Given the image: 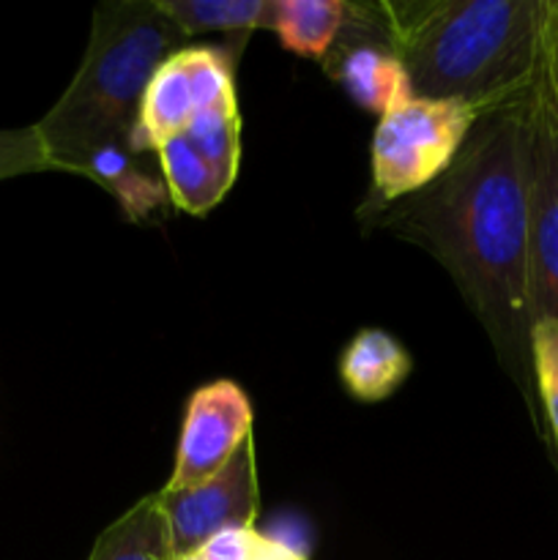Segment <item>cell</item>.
<instances>
[{"mask_svg": "<svg viewBox=\"0 0 558 560\" xmlns=\"http://www.w3.org/2000/svg\"><path fill=\"white\" fill-rule=\"evenodd\" d=\"M181 52H184L186 71H189V85L197 109L239 107V104H235L230 63L219 49L184 47Z\"/></svg>", "mask_w": 558, "mask_h": 560, "instance_id": "obj_17", "label": "cell"}, {"mask_svg": "<svg viewBox=\"0 0 558 560\" xmlns=\"http://www.w3.org/2000/svg\"><path fill=\"white\" fill-rule=\"evenodd\" d=\"M547 0H432L377 5L410 91L476 115L520 102L542 55Z\"/></svg>", "mask_w": 558, "mask_h": 560, "instance_id": "obj_2", "label": "cell"}, {"mask_svg": "<svg viewBox=\"0 0 558 560\" xmlns=\"http://www.w3.org/2000/svg\"><path fill=\"white\" fill-rule=\"evenodd\" d=\"M88 560H175L159 492L146 495L115 520L98 536Z\"/></svg>", "mask_w": 558, "mask_h": 560, "instance_id": "obj_11", "label": "cell"}, {"mask_svg": "<svg viewBox=\"0 0 558 560\" xmlns=\"http://www.w3.org/2000/svg\"><path fill=\"white\" fill-rule=\"evenodd\" d=\"M181 42L186 36L159 0L98 5L74 80L36 124L55 170L85 178L98 148L129 145L142 93Z\"/></svg>", "mask_w": 558, "mask_h": 560, "instance_id": "obj_3", "label": "cell"}, {"mask_svg": "<svg viewBox=\"0 0 558 560\" xmlns=\"http://www.w3.org/2000/svg\"><path fill=\"white\" fill-rule=\"evenodd\" d=\"M255 528H228L208 539L200 547V556L206 560H252L257 545Z\"/></svg>", "mask_w": 558, "mask_h": 560, "instance_id": "obj_20", "label": "cell"}, {"mask_svg": "<svg viewBox=\"0 0 558 560\" xmlns=\"http://www.w3.org/2000/svg\"><path fill=\"white\" fill-rule=\"evenodd\" d=\"M173 558L200 552L208 539L228 528H252L257 514V474L252 435L230 463L191 490H159Z\"/></svg>", "mask_w": 558, "mask_h": 560, "instance_id": "obj_6", "label": "cell"}, {"mask_svg": "<svg viewBox=\"0 0 558 560\" xmlns=\"http://www.w3.org/2000/svg\"><path fill=\"white\" fill-rule=\"evenodd\" d=\"M175 560H206L200 556V552H191V556H181V558H175Z\"/></svg>", "mask_w": 558, "mask_h": 560, "instance_id": "obj_22", "label": "cell"}, {"mask_svg": "<svg viewBox=\"0 0 558 560\" xmlns=\"http://www.w3.org/2000/svg\"><path fill=\"white\" fill-rule=\"evenodd\" d=\"M556 9H558V0H556Z\"/></svg>", "mask_w": 558, "mask_h": 560, "instance_id": "obj_23", "label": "cell"}, {"mask_svg": "<svg viewBox=\"0 0 558 560\" xmlns=\"http://www.w3.org/2000/svg\"><path fill=\"white\" fill-rule=\"evenodd\" d=\"M252 435V405L233 381L197 388L186 405L175 468L162 487L167 492L191 490L230 463L241 443Z\"/></svg>", "mask_w": 558, "mask_h": 560, "instance_id": "obj_7", "label": "cell"}, {"mask_svg": "<svg viewBox=\"0 0 558 560\" xmlns=\"http://www.w3.org/2000/svg\"><path fill=\"white\" fill-rule=\"evenodd\" d=\"M348 5L339 0H271L268 27L295 55L323 58L337 42Z\"/></svg>", "mask_w": 558, "mask_h": 560, "instance_id": "obj_12", "label": "cell"}, {"mask_svg": "<svg viewBox=\"0 0 558 560\" xmlns=\"http://www.w3.org/2000/svg\"><path fill=\"white\" fill-rule=\"evenodd\" d=\"M531 208V310L558 323V9L547 0L536 77L525 98Z\"/></svg>", "mask_w": 558, "mask_h": 560, "instance_id": "obj_4", "label": "cell"}, {"mask_svg": "<svg viewBox=\"0 0 558 560\" xmlns=\"http://www.w3.org/2000/svg\"><path fill=\"white\" fill-rule=\"evenodd\" d=\"M195 96H191L189 71H186L184 52H173L148 82L140 98L137 120L129 131V151L146 153L156 151L170 137L184 135L195 115Z\"/></svg>", "mask_w": 558, "mask_h": 560, "instance_id": "obj_9", "label": "cell"}, {"mask_svg": "<svg viewBox=\"0 0 558 560\" xmlns=\"http://www.w3.org/2000/svg\"><path fill=\"white\" fill-rule=\"evenodd\" d=\"M479 115L463 102L408 98L381 115L372 140L377 200L397 202L446 173Z\"/></svg>", "mask_w": 558, "mask_h": 560, "instance_id": "obj_5", "label": "cell"}, {"mask_svg": "<svg viewBox=\"0 0 558 560\" xmlns=\"http://www.w3.org/2000/svg\"><path fill=\"white\" fill-rule=\"evenodd\" d=\"M252 560H306L295 547H288L284 541L271 539V536H257L255 556Z\"/></svg>", "mask_w": 558, "mask_h": 560, "instance_id": "obj_21", "label": "cell"}, {"mask_svg": "<svg viewBox=\"0 0 558 560\" xmlns=\"http://www.w3.org/2000/svg\"><path fill=\"white\" fill-rule=\"evenodd\" d=\"M159 164H162V180L173 206L186 213H206L217 206L230 189L217 170L186 142L184 135L170 137L156 148Z\"/></svg>", "mask_w": 558, "mask_h": 560, "instance_id": "obj_14", "label": "cell"}, {"mask_svg": "<svg viewBox=\"0 0 558 560\" xmlns=\"http://www.w3.org/2000/svg\"><path fill=\"white\" fill-rule=\"evenodd\" d=\"M239 107L195 109L184 129L186 142L217 170L228 186H233L239 173Z\"/></svg>", "mask_w": 558, "mask_h": 560, "instance_id": "obj_16", "label": "cell"}, {"mask_svg": "<svg viewBox=\"0 0 558 560\" xmlns=\"http://www.w3.org/2000/svg\"><path fill=\"white\" fill-rule=\"evenodd\" d=\"M85 178L96 180L107 191H113L120 200L124 211L129 213L131 222H140L148 213L156 211L159 206L170 202L167 186L164 180L151 178V173L135 162V153L129 151L126 142H113L93 153L88 164Z\"/></svg>", "mask_w": 558, "mask_h": 560, "instance_id": "obj_13", "label": "cell"}, {"mask_svg": "<svg viewBox=\"0 0 558 560\" xmlns=\"http://www.w3.org/2000/svg\"><path fill=\"white\" fill-rule=\"evenodd\" d=\"M525 98L481 113L446 173L399 219L454 273L523 383L534 381Z\"/></svg>", "mask_w": 558, "mask_h": 560, "instance_id": "obj_1", "label": "cell"}, {"mask_svg": "<svg viewBox=\"0 0 558 560\" xmlns=\"http://www.w3.org/2000/svg\"><path fill=\"white\" fill-rule=\"evenodd\" d=\"M326 66L370 113L386 115L414 98L408 71L394 55L381 16L370 20L364 5H348L342 31L326 52Z\"/></svg>", "mask_w": 558, "mask_h": 560, "instance_id": "obj_8", "label": "cell"}, {"mask_svg": "<svg viewBox=\"0 0 558 560\" xmlns=\"http://www.w3.org/2000/svg\"><path fill=\"white\" fill-rule=\"evenodd\" d=\"M531 372H534L558 463V323H536L531 331Z\"/></svg>", "mask_w": 558, "mask_h": 560, "instance_id": "obj_18", "label": "cell"}, {"mask_svg": "<svg viewBox=\"0 0 558 560\" xmlns=\"http://www.w3.org/2000/svg\"><path fill=\"white\" fill-rule=\"evenodd\" d=\"M339 375L356 399L381 402L410 375V355L392 334L381 328H364L342 353Z\"/></svg>", "mask_w": 558, "mask_h": 560, "instance_id": "obj_10", "label": "cell"}, {"mask_svg": "<svg viewBox=\"0 0 558 560\" xmlns=\"http://www.w3.org/2000/svg\"><path fill=\"white\" fill-rule=\"evenodd\" d=\"M55 170L49 162L44 142L36 126L27 129H0V180L16 178V175L47 173Z\"/></svg>", "mask_w": 558, "mask_h": 560, "instance_id": "obj_19", "label": "cell"}, {"mask_svg": "<svg viewBox=\"0 0 558 560\" xmlns=\"http://www.w3.org/2000/svg\"><path fill=\"white\" fill-rule=\"evenodd\" d=\"M159 5L186 38L202 31L249 33L268 27L271 14V0H159Z\"/></svg>", "mask_w": 558, "mask_h": 560, "instance_id": "obj_15", "label": "cell"}]
</instances>
